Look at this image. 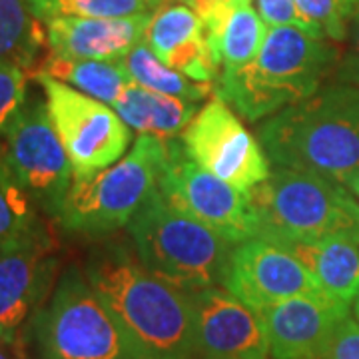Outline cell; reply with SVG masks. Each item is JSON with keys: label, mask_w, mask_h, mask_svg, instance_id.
<instances>
[{"label": "cell", "mask_w": 359, "mask_h": 359, "mask_svg": "<svg viewBox=\"0 0 359 359\" xmlns=\"http://www.w3.org/2000/svg\"><path fill=\"white\" fill-rule=\"evenodd\" d=\"M84 273L136 359H198L188 292L144 268L134 245L106 240L90 252Z\"/></svg>", "instance_id": "cell-1"}, {"label": "cell", "mask_w": 359, "mask_h": 359, "mask_svg": "<svg viewBox=\"0 0 359 359\" xmlns=\"http://www.w3.org/2000/svg\"><path fill=\"white\" fill-rule=\"evenodd\" d=\"M273 166L316 172L347 188L359 176V86L327 84L257 128Z\"/></svg>", "instance_id": "cell-2"}, {"label": "cell", "mask_w": 359, "mask_h": 359, "mask_svg": "<svg viewBox=\"0 0 359 359\" xmlns=\"http://www.w3.org/2000/svg\"><path fill=\"white\" fill-rule=\"evenodd\" d=\"M337 60L339 52L325 39L294 26H273L250 65L219 72L214 96L257 122L316 94Z\"/></svg>", "instance_id": "cell-3"}, {"label": "cell", "mask_w": 359, "mask_h": 359, "mask_svg": "<svg viewBox=\"0 0 359 359\" xmlns=\"http://www.w3.org/2000/svg\"><path fill=\"white\" fill-rule=\"evenodd\" d=\"M248 200L259 238L276 244L346 238L359 244L358 196L316 172L273 166Z\"/></svg>", "instance_id": "cell-4"}, {"label": "cell", "mask_w": 359, "mask_h": 359, "mask_svg": "<svg viewBox=\"0 0 359 359\" xmlns=\"http://www.w3.org/2000/svg\"><path fill=\"white\" fill-rule=\"evenodd\" d=\"M126 228L144 268L170 285L196 292L226 282L236 244L172 204L158 186Z\"/></svg>", "instance_id": "cell-5"}, {"label": "cell", "mask_w": 359, "mask_h": 359, "mask_svg": "<svg viewBox=\"0 0 359 359\" xmlns=\"http://www.w3.org/2000/svg\"><path fill=\"white\" fill-rule=\"evenodd\" d=\"M166 162V140L144 136L116 164L72 182L56 222L68 233L106 238L128 226L154 192Z\"/></svg>", "instance_id": "cell-6"}, {"label": "cell", "mask_w": 359, "mask_h": 359, "mask_svg": "<svg viewBox=\"0 0 359 359\" xmlns=\"http://www.w3.org/2000/svg\"><path fill=\"white\" fill-rule=\"evenodd\" d=\"M32 327L40 359H136L78 266L62 271Z\"/></svg>", "instance_id": "cell-7"}, {"label": "cell", "mask_w": 359, "mask_h": 359, "mask_svg": "<svg viewBox=\"0 0 359 359\" xmlns=\"http://www.w3.org/2000/svg\"><path fill=\"white\" fill-rule=\"evenodd\" d=\"M32 76L44 92L52 126L70 158L74 180L90 178L126 156L132 128L114 108L56 78L40 72Z\"/></svg>", "instance_id": "cell-8"}, {"label": "cell", "mask_w": 359, "mask_h": 359, "mask_svg": "<svg viewBox=\"0 0 359 359\" xmlns=\"http://www.w3.org/2000/svg\"><path fill=\"white\" fill-rule=\"evenodd\" d=\"M158 188L172 204L231 244H242L257 236L248 194L196 164L182 140H166V162Z\"/></svg>", "instance_id": "cell-9"}, {"label": "cell", "mask_w": 359, "mask_h": 359, "mask_svg": "<svg viewBox=\"0 0 359 359\" xmlns=\"http://www.w3.org/2000/svg\"><path fill=\"white\" fill-rule=\"evenodd\" d=\"M2 144L18 184L40 212L56 218L74 182V172L52 126L46 100L28 98Z\"/></svg>", "instance_id": "cell-10"}, {"label": "cell", "mask_w": 359, "mask_h": 359, "mask_svg": "<svg viewBox=\"0 0 359 359\" xmlns=\"http://www.w3.org/2000/svg\"><path fill=\"white\" fill-rule=\"evenodd\" d=\"M58 262L44 222L0 244V341L14 347L50 295Z\"/></svg>", "instance_id": "cell-11"}, {"label": "cell", "mask_w": 359, "mask_h": 359, "mask_svg": "<svg viewBox=\"0 0 359 359\" xmlns=\"http://www.w3.org/2000/svg\"><path fill=\"white\" fill-rule=\"evenodd\" d=\"M182 142L196 164L245 194L268 180L271 172L262 142L218 96L194 116Z\"/></svg>", "instance_id": "cell-12"}, {"label": "cell", "mask_w": 359, "mask_h": 359, "mask_svg": "<svg viewBox=\"0 0 359 359\" xmlns=\"http://www.w3.org/2000/svg\"><path fill=\"white\" fill-rule=\"evenodd\" d=\"M224 287L256 311L297 295H327L287 248L259 236L236 244Z\"/></svg>", "instance_id": "cell-13"}, {"label": "cell", "mask_w": 359, "mask_h": 359, "mask_svg": "<svg viewBox=\"0 0 359 359\" xmlns=\"http://www.w3.org/2000/svg\"><path fill=\"white\" fill-rule=\"evenodd\" d=\"M188 297L198 359H268V332L259 311L222 285L188 292Z\"/></svg>", "instance_id": "cell-14"}, {"label": "cell", "mask_w": 359, "mask_h": 359, "mask_svg": "<svg viewBox=\"0 0 359 359\" xmlns=\"http://www.w3.org/2000/svg\"><path fill=\"white\" fill-rule=\"evenodd\" d=\"M271 359H327L349 306L330 295H297L259 311Z\"/></svg>", "instance_id": "cell-15"}, {"label": "cell", "mask_w": 359, "mask_h": 359, "mask_svg": "<svg viewBox=\"0 0 359 359\" xmlns=\"http://www.w3.org/2000/svg\"><path fill=\"white\" fill-rule=\"evenodd\" d=\"M144 42L170 68L196 82L212 84L219 66L210 48L202 18L186 4H168L150 16Z\"/></svg>", "instance_id": "cell-16"}, {"label": "cell", "mask_w": 359, "mask_h": 359, "mask_svg": "<svg viewBox=\"0 0 359 359\" xmlns=\"http://www.w3.org/2000/svg\"><path fill=\"white\" fill-rule=\"evenodd\" d=\"M150 13L118 18H56L46 25V44L52 54L84 60H124L140 44Z\"/></svg>", "instance_id": "cell-17"}, {"label": "cell", "mask_w": 359, "mask_h": 359, "mask_svg": "<svg viewBox=\"0 0 359 359\" xmlns=\"http://www.w3.org/2000/svg\"><path fill=\"white\" fill-rule=\"evenodd\" d=\"M214 58L224 70H238L256 58L268 34L266 22L254 11L252 0H230L202 16Z\"/></svg>", "instance_id": "cell-18"}, {"label": "cell", "mask_w": 359, "mask_h": 359, "mask_svg": "<svg viewBox=\"0 0 359 359\" xmlns=\"http://www.w3.org/2000/svg\"><path fill=\"white\" fill-rule=\"evenodd\" d=\"M294 254L323 294L341 304H351L359 294V244L346 238L280 244Z\"/></svg>", "instance_id": "cell-19"}, {"label": "cell", "mask_w": 359, "mask_h": 359, "mask_svg": "<svg viewBox=\"0 0 359 359\" xmlns=\"http://www.w3.org/2000/svg\"><path fill=\"white\" fill-rule=\"evenodd\" d=\"M112 108L130 128L158 140L176 138L198 114L196 102L158 94L136 82H130L122 90Z\"/></svg>", "instance_id": "cell-20"}, {"label": "cell", "mask_w": 359, "mask_h": 359, "mask_svg": "<svg viewBox=\"0 0 359 359\" xmlns=\"http://www.w3.org/2000/svg\"><path fill=\"white\" fill-rule=\"evenodd\" d=\"M36 72L56 78L110 106L132 82L124 60H84L50 54Z\"/></svg>", "instance_id": "cell-21"}, {"label": "cell", "mask_w": 359, "mask_h": 359, "mask_svg": "<svg viewBox=\"0 0 359 359\" xmlns=\"http://www.w3.org/2000/svg\"><path fill=\"white\" fill-rule=\"evenodd\" d=\"M46 44V28L30 11L28 0H0V65L30 70Z\"/></svg>", "instance_id": "cell-22"}, {"label": "cell", "mask_w": 359, "mask_h": 359, "mask_svg": "<svg viewBox=\"0 0 359 359\" xmlns=\"http://www.w3.org/2000/svg\"><path fill=\"white\" fill-rule=\"evenodd\" d=\"M124 66L128 70L132 82L158 94L182 98L188 102H198L214 92L212 84L196 82L192 78L164 65L144 40L124 56Z\"/></svg>", "instance_id": "cell-23"}, {"label": "cell", "mask_w": 359, "mask_h": 359, "mask_svg": "<svg viewBox=\"0 0 359 359\" xmlns=\"http://www.w3.org/2000/svg\"><path fill=\"white\" fill-rule=\"evenodd\" d=\"M39 208L18 184L0 142V244L39 228Z\"/></svg>", "instance_id": "cell-24"}, {"label": "cell", "mask_w": 359, "mask_h": 359, "mask_svg": "<svg viewBox=\"0 0 359 359\" xmlns=\"http://www.w3.org/2000/svg\"><path fill=\"white\" fill-rule=\"evenodd\" d=\"M42 22L56 18H118L148 13L146 0H28Z\"/></svg>", "instance_id": "cell-25"}, {"label": "cell", "mask_w": 359, "mask_h": 359, "mask_svg": "<svg viewBox=\"0 0 359 359\" xmlns=\"http://www.w3.org/2000/svg\"><path fill=\"white\" fill-rule=\"evenodd\" d=\"M299 11L318 28L323 39L344 42L351 18L359 11V0H295Z\"/></svg>", "instance_id": "cell-26"}, {"label": "cell", "mask_w": 359, "mask_h": 359, "mask_svg": "<svg viewBox=\"0 0 359 359\" xmlns=\"http://www.w3.org/2000/svg\"><path fill=\"white\" fill-rule=\"evenodd\" d=\"M28 70L22 66L2 62L0 65V142L14 122V118L22 110L28 100Z\"/></svg>", "instance_id": "cell-27"}, {"label": "cell", "mask_w": 359, "mask_h": 359, "mask_svg": "<svg viewBox=\"0 0 359 359\" xmlns=\"http://www.w3.org/2000/svg\"><path fill=\"white\" fill-rule=\"evenodd\" d=\"M257 13L262 16V20L273 28V26H294L304 32H309L318 39H323L318 28L309 22L306 14L299 11L295 0H256Z\"/></svg>", "instance_id": "cell-28"}, {"label": "cell", "mask_w": 359, "mask_h": 359, "mask_svg": "<svg viewBox=\"0 0 359 359\" xmlns=\"http://www.w3.org/2000/svg\"><path fill=\"white\" fill-rule=\"evenodd\" d=\"M346 42V50L341 52L334 70L335 78L337 82L359 86V11L349 22Z\"/></svg>", "instance_id": "cell-29"}, {"label": "cell", "mask_w": 359, "mask_h": 359, "mask_svg": "<svg viewBox=\"0 0 359 359\" xmlns=\"http://www.w3.org/2000/svg\"><path fill=\"white\" fill-rule=\"evenodd\" d=\"M327 359H359V321L347 316L339 323Z\"/></svg>", "instance_id": "cell-30"}, {"label": "cell", "mask_w": 359, "mask_h": 359, "mask_svg": "<svg viewBox=\"0 0 359 359\" xmlns=\"http://www.w3.org/2000/svg\"><path fill=\"white\" fill-rule=\"evenodd\" d=\"M180 2L186 4V6H190L198 16H202V14L208 13V11H212L214 6H219V4L230 2V0H180Z\"/></svg>", "instance_id": "cell-31"}, {"label": "cell", "mask_w": 359, "mask_h": 359, "mask_svg": "<svg viewBox=\"0 0 359 359\" xmlns=\"http://www.w3.org/2000/svg\"><path fill=\"white\" fill-rule=\"evenodd\" d=\"M146 2H148V6H150V8H156V6L166 4V2H170V0H146Z\"/></svg>", "instance_id": "cell-32"}, {"label": "cell", "mask_w": 359, "mask_h": 359, "mask_svg": "<svg viewBox=\"0 0 359 359\" xmlns=\"http://www.w3.org/2000/svg\"><path fill=\"white\" fill-rule=\"evenodd\" d=\"M351 192L355 194V196H358V200H359V176L355 178V182L351 184Z\"/></svg>", "instance_id": "cell-33"}, {"label": "cell", "mask_w": 359, "mask_h": 359, "mask_svg": "<svg viewBox=\"0 0 359 359\" xmlns=\"http://www.w3.org/2000/svg\"><path fill=\"white\" fill-rule=\"evenodd\" d=\"M353 311H355V318H358V321H359V294H358V297L353 299Z\"/></svg>", "instance_id": "cell-34"}, {"label": "cell", "mask_w": 359, "mask_h": 359, "mask_svg": "<svg viewBox=\"0 0 359 359\" xmlns=\"http://www.w3.org/2000/svg\"><path fill=\"white\" fill-rule=\"evenodd\" d=\"M2 346H4V344L0 341V359H13L8 353H6V351H4V349H2Z\"/></svg>", "instance_id": "cell-35"}]
</instances>
